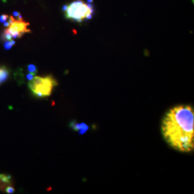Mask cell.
<instances>
[{
    "mask_svg": "<svg viewBox=\"0 0 194 194\" xmlns=\"http://www.w3.org/2000/svg\"><path fill=\"white\" fill-rule=\"evenodd\" d=\"M162 134L172 148L189 152L194 148V111L192 106L180 105L172 108L162 119Z\"/></svg>",
    "mask_w": 194,
    "mask_h": 194,
    "instance_id": "obj_1",
    "label": "cell"
},
{
    "mask_svg": "<svg viewBox=\"0 0 194 194\" xmlns=\"http://www.w3.org/2000/svg\"><path fill=\"white\" fill-rule=\"evenodd\" d=\"M62 10L66 19L79 23L91 19L94 12L92 2L83 0H74L63 5Z\"/></svg>",
    "mask_w": 194,
    "mask_h": 194,
    "instance_id": "obj_2",
    "label": "cell"
},
{
    "mask_svg": "<svg viewBox=\"0 0 194 194\" xmlns=\"http://www.w3.org/2000/svg\"><path fill=\"white\" fill-rule=\"evenodd\" d=\"M57 86V80L52 75L35 76L29 80L28 87L34 96L45 98L51 95L54 87Z\"/></svg>",
    "mask_w": 194,
    "mask_h": 194,
    "instance_id": "obj_3",
    "label": "cell"
},
{
    "mask_svg": "<svg viewBox=\"0 0 194 194\" xmlns=\"http://www.w3.org/2000/svg\"><path fill=\"white\" fill-rule=\"evenodd\" d=\"M9 24L6 27L5 29L11 34L13 39L20 38L24 34L31 32L30 29L29 28V23L23 19L22 16L14 19V17L9 16L7 19Z\"/></svg>",
    "mask_w": 194,
    "mask_h": 194,
    "instance_id": "obj_4",
    "label": "cell"
},
{
    "mask_svg": "<svg viewBox=\"0 0 194 194\" xmlns=\"http://www.w3.org/2000/svg\"><path fill=\"white\" fill-rule=\"evenodd\" d=\"M12 185V180H11V176L10 175L4 173L0 174V190L1 191H5L6 187Z\"/></svg>",
    "mask_w": 194,
    "mask_h": 194,
    "instance_id": "obj_5",
    "label": "cell"
},
{
    "mask_svg": "<svg viewBox=\"0 0 194 194\" xmlns=\"http://www.w3.org/2000/svg\"><path fill=\"white\" fill-rule=\"evenodd\" d=\"M70 127L75 131H78L79 134H84L88 129V125H86L85 123H76L75 121H71L70 124Z\"/></svg>",
    "mask_w": 194,
    "mask_h": 194,
    "instance_id": "obj_6",
    "label": "cell"
},
{
    "mask_svg": "<svg viewBox=\"0 0 194 194\" xmlns=\"http://www.w3.org/2000/svg\"><path fill=\"white\" fill-rule=\"evenodd\" d=\"M10 72L7 67L5 65H1L0 66V84L1 83H4L9 78Z\"/></svg>",
    "mask_w": 194,
    "mask_h": 194,
    "instance_id": "obj_7",
    "label": "cell"
},
{
    "mask_svg": "<svg viewBox=\"0 0 194 194\" xmlns=\"http://www.w3.org/2000/svg\"><path fill=\"white\" fill-rule=\"evenodd\" d=\"M14 78L19 84L24 83V78H23V73L21 69H18L14 73Z\"/></svg>",
    "mask_w": 194,
    "mask_h": 194,
    "instance_id": "obj_8",
    "label": "cell"
},
{
    "mask_svg": "<svg viewBox=\"0 0 194 194\" xmlns=\"http://www.w3.org/2000/svg\"><path fill=\"white\" fill-rule=\"evenodd\" d=\"M14 44H15V41H14V40L4 41V50H9V49H11V47H12V46L14 45Z\"/></svg>",
    "mask_w": 194,
    "mask_h": 194,
    "instance_id": "obj_9",
    "label": "cell"
},
{
    "mask_svg": "<svg viewBox=\"0 0 194 194\" xmlns=\"http://www.w3.org/2000/svg\"><path fill=\"white\" fill-rule=\"evenodd\" d=\"M27 69H28L29 72H30L31 73H33V74H35L37 73V68L36 66L33 64H29L27 66Z\"/></svg>",
    "mask_w": 194,
    "mask_h": 194,
    "instance_id": "obj_10",
    "label": "cell"
},
{
    "mask_svg": "<svg viewBox=\"0 0 194 194\" xmlns=\"http://www.w3.org/2000/svg\"><path fill=\"white\" fill-rule=\"evenodd\" d=\"M14 191H15V189L14 187H12V185H9V186L6 187L5 189V192L6 193H14Z\"/></svg>",
    "mask_w": 194,
    "mask_h": 194,
    "instance_id": "obj_11",
    "label": "cell"
},
{
    "mask_svg": "<svg viewBox=\"0 0 194 194\" xmlns=\"http://www.w3.org/2000/svg\"><path fill=\"white\" fill-rule=\"evenodd\" d=\"M8 18H9V15H7V14H1V16H0V22L1 23H4L7 21Z\"/></svg>",
    "mask_w": 194,
    "mask_h": 194,
    "instance_id": "obj_12",
    "label": "cell"
},
{
    "mask_svg": "<svg viewBox=\"0 0 194 194\" xmlns=\"http://www.w3.org/2000/svg\"><path fill=\"white\" fill-rule=\"evenodd\" d=\"M34 76V74H33V73H29V74L27 75V78L29 80H32V78H33Z\"/></svg>",
    "mask_w": 194,
    "mask_h": 194,
    "instance_id": "obj_13",
    "label": "cell"
}]
</instances>
